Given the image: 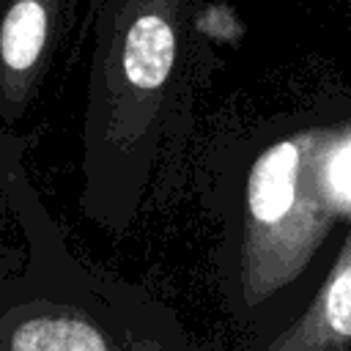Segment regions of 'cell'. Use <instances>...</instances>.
I'll return each mask as SVG.
<instances>
[{
    "mask_svg": "<svg viewBox=\"0 0 351 351\" xmlns=\"http://www.w3.org/2000/svg\"><path fill=\"white\" fill-rule=\"evenodd\" d=\"M299 167V145L282 140L271 145L252 167L250 176V211L261 222H277L293 206Z\"/></svg>",
    "mask_w": 351,
    "mask_h": 351,
    "instance_id": "7a4b0ae2",
    "label": "cell"
},
{
    "mask_svg": "<svg viewBox=\"0 0 351 351\" xmlns=\"http://www.w3.org/2000/svg\"><path fill=\"white\" fill-rule=\"evenodd\" d=\"M326 318L337 335L351 337V263H346L326 291Z\"/></svg>",
    "mask_w": 351,
    "mask_h": 351,
    "instance_id": "5b68a950",
    "label": "cell"
},
{
    "mask_svg": "<svg viewBox=\"0 0 351 351\" xmlns=\"http://www.w3.org/2000/svg\"><path fill=\"white\" fill-rule=\"evenodd\" d=\"M326 178L329 184L351 200V134L335 148V154L329 156V165H326Z\"/></svg>",
    "mask_w": 351,
    "mask_h": 351,
    "instance_id": "8992f818",
    "label": "cell"
},
{
    "mask_svg": "<svg viewBox=\"0 0 351 351\" xmlns=\"http://www.w3.org/2000/svg\"><path fill=\"white\" fill-rule=\"evenodd\" d=\"M44 36H47V14H44L41 3L19 0L3 22L0 52H3L5 66L14 71L30 69L41 52Z\"/></svg>",
    "mask_w": 351,
    "mask_h": 351,
    "instance_id": "3957f363",
    "label": "cell"
},
{
    "mask_svg": "<svg viewBox=\"0 0 351 351\" xmlns=\"http://www.w3.org/2000/svg\"><path fill=\"white\" fill-rule=\"evenodd\" d=\"M11 351H107L99 332L80 321L38 318L14 332Z\"/></svg>",
    "mask_w": 351,
    "mask_h": 351,
    "instance_id": "277c9868",
    "label": "cell"
},
{
    "mask_svg": "<svg viewBox=\"0 0 351 351\" xmlns=\"http://www.w3.org/2000/svg\"><path fill=\"white\" fill-rule=\"evenodd\" d=\"M173 58H176L173 27L156 14H145L134 19L123 44V71L129 82L145 90L159 88L173 69Z\"/></svg>",
    "mask_w": 351,
    "mask_h": 351,
    "instance_id": "6da1fadb",
    "label": "cell"
}]
</instances>
